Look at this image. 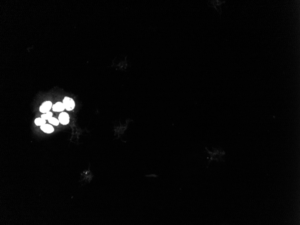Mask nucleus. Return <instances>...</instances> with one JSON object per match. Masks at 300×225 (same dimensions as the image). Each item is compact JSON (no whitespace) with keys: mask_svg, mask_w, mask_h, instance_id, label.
I'll return each instance as SVG.
<instances>
[{"mask_svg":"<svg viewBox=\"0 0 300 225\" xmlns=\"http://www.w3.org/2000/svg\"><path fill=\"white\" fill-rule=\"evenodd\" d=\"M58 120L60 124L63 125L68 124L70 121V117L68 113L65 112L60 113L58 116Z\"/></svg>","mask_w":300,"mask_h":225,"instance_id":"4","label":"nucleus"},{"mask_svg":"<svg viewBox=\"0 0 300 225\" xmlns=\"http://www.w3.org/2000/svg\"><path fill=\"white\" fill-rule=\"evenodd\" d=\"M34 122L36 125L37 126H41L43 125L46 124V120L42 119V118H37L35 119Z\"/></svg>","mask_w":300,"mask_h":225,"instance_id":"7","label":"nucleus"},{"mask_svg":"<svg viewBox=\"0 0 300 225\" xmlns=\"http://www.w3.org/2000/svg\"><path fill=\"white\" fill-rule=\"evenodd\" d=\"M48 120L50 124H51L53 125H54V126H58L59 124V123H60L58 119V120L55 117H52L50 119H49Z\"/></svg>","mask_w":300,"mask_h":225,"instance_id":"8","label":"nucleus"},{"mask_svg":"<svg viewBox=\"0 0 300 225\" xmlns=\"http://www.w3.org/2000/svg\"><path fill=\"white\" fill-rule=\"evenodd\" d=\"M206 150H207V151L208 152V154L210 155V159L209 162H208L209 163H210V161L213 160H216L217 161H219L220 160H222V156L224 155L225 154L224 151H222V150H219L218 149H213L214 151L213 152L209 151L207 148H206Z\"/></svg>","mask_w":300,"mask_h":225,"instance_id":"1","label":"nucleus"},{"mask_svg":"<svg viewBox=\"0 0 300 225\" xmlns=\"http://www.w3.org/2000/svg\"><path fill=\"white\" fill-rule=\"evenodd\" d=\"M65 109L68 111H72L75 108V103L72 98L68 97H65L63 101Z\"/></svg>","mask_w":300,"mask_h":225,"instance_id":"2","label":"nucleus"},{"mask_svg":"<svg viewBox=\"0 0 300 225\" xmlns=\"http://www.w3.org/2000/svg\"><path fill=\"white\" fill-rule=\"evenodd\" d=\"M41 129L45 133H51L54 131V127L50 124H45L41 126Z\"/></svg>","mask_w":300,"mask_h":225,"instance_id":"6","label":"nucleus"},{"mask_svg":"<svg viewBox=\"0 0 300 225\" xmlns=\"http://www.w3.org/2000/svg\"><path fill=\"white\" fill-rule=\"evenodd\" d=\"M53 106V103L51 101H45L42 103L39 108V111L41 113L44 114L49 112Z\"/></svg>","mask_w":300,"mask_h":225,"instance_id":"3","label":"nucleus"},{"mask_svg":"<svg viewBox=\"0 0 300 225\" xmlns=\"http://www.w3.org/2000/svg\"><path fill=\"white\" fill-rule=\"evenodd\" d=\"M52 117H53V113L50 111L46 113H44L41 115V118L45 120H48Z\"/></svg>","mask_w":300,"mask_h":225,"instance_id":"9","label":"nucleus"},{"mask_svg":"<svg viewBox=\"0 0 300 225\" xmlns=\"http://www.w3.org/2000/svg\"><path fill=\"white\" fill-rule=\"evenodd\" d=\"M65 109L64 104L63 103L60 102H58L55 104H53L52 106V110L54 112H62Z\"/></svg>","mask_w":300,"mask_h":225,"instance_id":"5","label":"nucleus"}]
</instances>
